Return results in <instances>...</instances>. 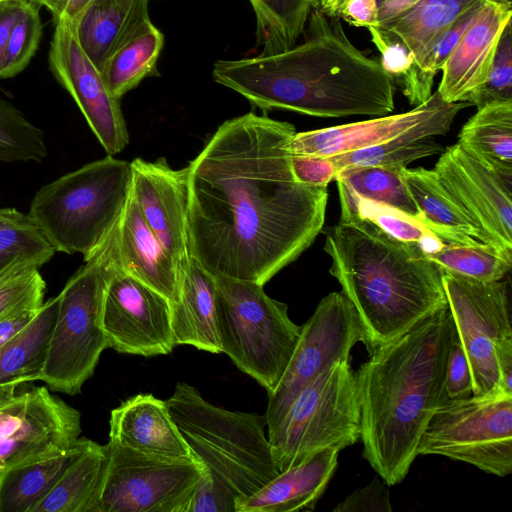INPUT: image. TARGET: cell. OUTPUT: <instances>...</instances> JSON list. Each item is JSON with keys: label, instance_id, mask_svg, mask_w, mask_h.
Here are the masks:
<instances>
[{"label": "cell", "instance_id": "74e56055", "mask_svg": "<svg viewBox=\"0 0 512 512\" xmlns=\"http://www.w3.org/2000/svg\"><path fill=\"white\" fill-rule=\"evenodd\" d=\"M55 252L28 214L0 209V273L16 261H32L41 267Z\"/></svg>", "mask_w": 512, "mask_h": 512}, {"label": "cell", "instance_id": "e0dca14e", "mask_svg": "<svg viewBox=\"0 0 512 512\" xmlns=\"http://www.w3.org/2000/svg\"><path fill=\"white\" fill-rule=\"evenodd\" d=\"M433 170L481 241L512 251V177L488 168L458 143L444 149Z\"/></svg>", "mask_w": 512, "mask_h": 512}, {"label": "cell", "instance_id": "9a60e30c", "mask_svg": "<svg viewBox=\"0 0 512 512\" xmlns=\"http://www.w3.org/2000/svg\"><path fill=\"white\" fill-rule=\"evenodd\" d=\"M48 62L56 81L70 94L108 155L121 152L129 134L120 105L101 71L80 45L73 23L60 20L50 43Z\"/></svg>", "mask_w": 512, "mask_h": 512}, {"label": "cell", "instance_id": "e575fe53", "mask_svg": "<svg viewBox=\"0 0 512 512\" xmlns=\"http://www.w3.org/2000/svg\"><path fill=\"white\" fill-rule=\"evenodd\" d=\"M256 17L260 55H272L294 46L302 35L311 5L307 0H249Z\"/></svg>", "mask_w": 512, "mask_h": 512}, {"label": "cell", "instance_id": "5b68a950", "mask_svg": "<svg viewBox=\"0 0 512 512\" xmlns=\"http://www.w3.org/2000/svg\"><path fill=\"white\" fill-rule=\"evenodd\" d=\"M165 401L204 474L236 500L253 494L280 472L264 415L215 406L185 382H178Z\"/></svg>", "mask_w": 512, "mask_h": 512}, {"label": "cell", "instance_id": "816d5d0a", "mask_svg": "<svg viewBox=\"0 0 512 512\" xmlns=\"http://www.w3.org/2000/svg\"><path fill=\"white\" fill-rule=\"evenodd\" d=\"M40 307L25 308L0 319V347L22 332L36 317Z\"/></svg>", "mask_w": 512, "mask_h": 512}, {"label": "cell", "instance_id": "f35d334b", "mask_svg": "<svg viewBox=\"0 0 512 512\" xmlns=\"http://www.w3.org/2000/svg\"><path fill=\"white\" fill-rule=\"evenodd\" d=\"M371 41L381 54L380 64L412 106L420 105L432 95L434 80L417 65L412 52L393 34L378 27H368Z\"/></svg>", "mask_w": 512, "mask_h": 512}, {"label": "cell", "instance_id": "bcb514c9", "mask_svg": "<svg viewBox=\"0 0 512 512\" xmlns=\"http://www.w3.org/2000/svg\"><path fill=\"white\" fill-rule=\"evenodd\" d=\"M291 169L296 181L309 186H328L337 175L330 157L291 154Z\"/></svg>", "mask_w": 512, "mask_h": 512}, {"label": "cell", "instance_id": "5bb4252c", "mask_svg": "<svg viewBox=\"0 0 512 512\" xmlns=\"http://www.w3.org/2000/svg\"><path fill=\"white\" fill-rule=\"evenodd\" d=\"M81 414L44 386L0 403V472L75 445Z\"/></svg>", "mask_w": 512, "mask_h": 512}, {"label": "cell", "instance_id": "7c38bea8", "mask_svg": "<svg viewBox=\"0 0 512 512\" xmlns=\"http://www.w3.org/2000/svg\"><path fill=\"white\" fill-rule=\"evenodd\" d=\"M359 316L342 292H332L301 326L288 366L276 389L268 395L264 414L268 436L279 426L291 404L310 382L340 361L349 360L353 346L363 342Z\"/></svg>", "mask_w": 512, "mask_h": 512}, {"label": "cell", "instance_id": "83f0119b", "mask_svg": "<svg viewBox=\"0 0 512 512\" xmlns=\"http://www.w3.org/2000/svg\"><path fill=\"white\" fill-rule=\"evenodd\" d=\"M79 438L63 451L10 466L0 472V512H32L88 443Z\"/></svg>", "mask_w": 512, "mask_h": 512}, {"label": "cell", "instance_id": "4fadbf2b", "mask_svg": "<svg viewBox=\"0 0 512 512\" xmlns=\"http://www.w3.org/2000/svg\"><path fill=\"white\" fill-rule=\"evenodd\" d=\"M442 283L456 332L467 355L473 395L500 386L495 346L512 338L507 284L442 272ZM502 389V388H501Z\"/></svg>", "mask_w": 512, "mask_h": 512}, {"label": "cell", "instance_id": "db71d44e", "mask_svg": "<svg viewBox=\"0 0 512 512\" xmlns=\"http://www.w3.org/2000/svg\"><path fill=\"white\" fill-rule=\"evenodd\" d=\"M494 353L500 386L505 392L512 393V338L498 343Z\"/></svg>", "mask_w": 512, "mask_h": 512}, {"label": "cell", "instance_id": "8992f818", "mask_svg": "<svg viewBox=\"0 0 512 512\" xmlns=\"http://www.w3.org/2000/svg\"><path fill=\"white\" fill-rule=\"evenodd\" d=\"M128 161L108 155L41 187L28 215L56 252L87 260L116 226L131 192Z\"/></svg>", "mask_w": 512, "mask_h": 512}, {"label": "cell", "instance_id": "f1b7e54d", "mask_svg": "<svg viewBox=\"0 0 512 512\" xmlns=\"http://www.w3.org/2000/svg\"><path fill=\"white\" fill-rule=\"evenodd\" d=\"M107 468L104 445L92 440L32 512H94Z\"/></svg>", "mask_w": 512, "mask_h": 512}, {"label": "cell", "instance_id": "f907efd6", "mask_svg": "<svg viewBox=\"0 0 512 512\" xmlns=\"http://www.w3.org/2000/svg\"><path fill=\"white\" fill-rule=\"evenodd\" d=\"M21 0H4L0 2V75L11 30L25 6Z\"/></svg>", "mask_w": 512, "mask_h": 512}, {"label": "cell", "instance_id": "60d3db41", "mask_svg": "<svg viewBox=\"0 0 512 512\" xmlns=\"http://www.w3.org/2000/svg\"><path fill=\"white\" fill-rule=\"evenodd\" d=\"M39 268L32 261H16L0 273V319L42 306L46 284Z\"/></svg>", "mask_w": 512, "mask_h": 512}, {"label": "cell", "instance_id": "44dd1931", "mask_svg": "<svg viewBox=\"0 0 512 512\" xmlns=\"http://www.w3.org/2000/svg\"><path fill=\"white\" fill-rule=\"evenodd\" d=\"M109 424L110 442L147 454L196 461L166 401L152 394L126 399L111 411Z\"/></svg>", "mask_w": 512, "mask_h": 512}, {"label": "cell", "instance_id": "680465c9", "mask_svg": "<svg viewBox=\"0 0 512 512\" xmlns=\"http://www.w3.org/2000/svg\"><path fill=\"white\" fill-rule=\"evenodd\" d=\"M21 1H23L25 3H30L31 2V0H21Z\"/></svg>", "mask_w": 512, "mask_h": 512}, {"label": "cell", "instance_id": "d6986e66", "mask_svg": "<svg viewBox=\"0 0 512 512\" xmlns=\"http://www.w3.org/2000/svg\"><path fill=\"white\" fill-rule=\"evenodd\" d=\"M131 164V195L143 218L179 268L189 259L187 171L170 167L164 157Z\"/></svg>", "mask_w": 512, "mask_h": 512}, {"label": "cell", "instance_id": "484cf974", "mask_svg": "<svg viewBox=\"0 0 512 512\" xmlns=\"http://www.w3.org/2000/svg\"><path fill=\"white\" fill-rule=\"evenodd\" d=\"M58 305L59 295L43 303L30 324L0 347V403L20 385L40 380Z\"/></svg>", "mask_w": 512, "mask_h": 512}, {"label": "cell", "instance_id": "cb8c5ba5", "mask_svg": "<svg viewBox=\"0 0 512 512\" xmlns=\"http://www.w3.org/2000/svg\"><path fill=\"white\" fill-rule=\"evenodd\" d=\"M171 326L176 346L222 353L216 326L215 276L192 257L179 268L177 298L171 304Z\"/></svg>", "mask_w": 512, "mask_h": 512}, {"label": "cell", "instance_id": "ab89813d", "mask_svg": "<svg viewBox=\"0 0 512 512\" xmlns=\"http://www.w3.org/2000/svg\"><path fill=\"white\" fill-rule=\"evenodd\" d=\"M47 155L43 131L11 102L0 98V161L40 163Z\"/></svg>", "mask_w": 512, "mask_h": 512}, {"label": "cell", "instance_id": "30bf717a", "mask_svg": "<svg viewBox=\"0 0 512 512\" xmlns=\"http://www.w3.org/2000/svg\"><path fill=\"white\" fill-rule=\"evenodd\" d=\"M417 455H440L499 477L512 472V393L451 399L427 423Z\"/></svg>", "mask_w": 512, "mask_h": 512}, {"label": "cell", "instance_id": "277c9868", "mask_svg": "<svg viewBox=\"0 0 512 512\" xmlns=\"http://www.w3.org/2000/svg\"><path fill=\"white\" fill-rule=\"evenodd\" d=\"M324 235L330 274L359 316L369 354L447 305L442 270L417 245L355 216L340 217Z\"/></svg>", "mask_w": 512, "mask_h": 512}, {"label": "cell", "instance_id": "7bdbcfd3", "mask_svg": "<svg viewBox=\"0 0 512 512\" xmlns=\"http://www.w3.org/2000/svg\"><path fill=\"white\" fill-rule=\"evenodd\" d=\"M512 100V20L504 27L485 82L464 102L478 108L493 102Z\"/></svg>", "mask_w": 512, "mask_h": 512}, {"label": "cell", "instance_id": "3957f363", "mask_svg": "<svg viewBox=\"0 0 512 512\" xmlns=\"http://www.w3.org/2000/svg\"><path fill=\"white\" fill-rule=\"evenodd\" d=\"M454 330L446 305L369 354L355 373L362 454L389 486L404 480L427 423L449 400L445 379Z\"/></svg>", "mask_w": 512, "mask_h": 512}, {"label": "cell", "instance_id": "603a6c76", "mask_svg": "<svg viewBox=\"0 0 512 512\" xmlns=\"http://www.w3.org/2000/svg\"><path fill=\"white\" fill-rule=\"evenodd\" d=\"M116 232L122 270L174 303L179 285L178 266L149 228L131 192Z\"/></svg>", "mask_w": 512, "mask_h": 512}, {"label": "cell", "instance_id": "d6a6232c", "mask_svg": "<svg viewBox=\"0 0 512 512\" xmlns=\"http://www.w3.org/2000/svg\"><path fill=\"white\" fill-rule=\"evenodd\" d=\"M449 125H429L420 127L387 142L349 151L330 157L337 173L356 167L402 166L430 156L441 154L444 147L434 139L436 135L449 132Z\"/></svg>", "mask_w": 512, "mask_h": 512}, {"label": "cell", "instance_id": "11a10c76", "mask_svg": "<svg viewBox=\"0 0 512 512\" xmlns=\"http://www.w3.org/2000/svg\"><path fill=\"white\" fill-rule=\"evenodd\" d=\"M92 0H59L49 11L54 23L60 20L75 23Z\"/></svg>", "mask_w": 512, "mask_h": 512}, {"label": "cell", "instance_id": "f6af8a7d", "mask_svg": "<svg viewBox=\"0 0 512 512\" xmlns=\"http://www.w3.org/2000/svg\"><path fill=\"white\" fill-rule=\"evenodd\" d=\"M482 5L475 6L465 12L436 40L424 66V71L430 78H435L437 71L441 69Z\"/></svg>", "mask_w": 512, "mask_h": 512}, {"label": "cell", "instance_id": "f546056e", "mask_svg": "<svg viewBox=\"0 0 512 512\" xmlns=\"http://www.w3.org/2000/svg\"><path fill=\"white\" fill-rule=\"evenodd\" d=\"M458 144L488 168L512 177V100L478 108L460 130Z\"/></svg>", "mask_w": 512, "mask_h": 512}, {"label": "cell", "instance_id": "52a82bcc", "mask_svg": "<svg viewBox=\"0 0 512 512\" xmlns=\"http://www.w3.org/2000/svg\"><path fill=\"white\" fill-rule=\"evenodd\" d=\"M116 226L58 294L56 321L40 378L53 390L79 393L101 353L109 348L101 319L106 290L121 269Z\"/></svg>", "mask_w": 512, "mask_h": 512}, {"label": "cell", "instance_id": "2e32d148", "mask_svg": "<svg viewBox=\"0 0 512 512\" xmlns=\"http://www.w3.org/2000/svg\"><path fill=\"white\" fill-rule=\"evenodd\" d=\"M101 323L108 347L119 353L151 357L176 346L170 301L122 268L106 290Z\"/></svg>", "mask_w": 512, "mask_h": 512}, {"label": "cell", "instance_id": "d4e9b609", "mask_svg": "<svg viewBox=\"0 0 512 512\" xmlns=\"http://www.w3.org/2000/svg\"><path fill=\"white\" fill-rule=\"evenodd\" d=\"M149 0H92L73 24L83 50L101 71L107 60L151 22Z\"/></svg>", "mask_w": 512, "mask_h": 512}, {"label": "cell", "instance_id": "836d02e7", "mask_svg": "<svg viewBox=\"0 0 512 512\" xmlns=\"http://www.w3.org/2000/svg\"><path fill=\"white\" fill-rule=\"evenodd\" d=\"M163 45V33L150 23L119 48L101 70L110 92L121 99L144 78L155 75L156 63Z\"/></svg>", "mask_w": 512, "mask_h": 512}, {"label": "cell", "instance_id": "91938a15", "mask_svg": "<svg viewBox=\"0 0 512 512\" xmlns=\"http://www.w3.org/2000/svg\"><path fill=\"white\" fill-rule=\"evenodd\" d=\"M1 1H4V0H0V2H1Z\"/></svg>", "mask_w": 512, "mask_h": 512}, {"label": "cell", "instance_id": "8fae6325", "mask_svg": "<svg viewBox=\"0 0 512 512\" xmlns=\"http://www.w3.org/2000/svg\"><path fill=\"white\" fill-rule=\"evenodd\" d=\"M104 446L107 468L94 512H187L204 473L200 463Z\"/></svg>", "mask_w": 512, "mask_h": 512}, {"label": "cell", "instance_id": "7402d4cb", "mask_svg": "<svg viewBox=\"0 0 512 512\" xmlns=\"http://www.w3.org/2000/svg\"><path fill=\"white\" fill-rule=\"evenodd\" d=\"M336 449L318 451L280 471L253 494L235 501V512H292L312 510L338 463Z\"/></svg>", "mask_w": 512, "mask_h": 512}, {"label": "cell", "instance_id": "681fc988", "mask_svg": "<svg viewBox=\"0 0 512 512\" xmlns=\"http://www.w3.org/2000/svg\"><path fill=\"white\" fill-rule=\"evenodd\" d=\"M339 16L357 27H378L377 0H347Z\"/></svg>", "mask_w": 512, "mask_h": 512}, {"label": "cell", "instance_id": "6da1fadb", "mask_svg": "<svg viewBox=\"0 0 512 512\" xmlns=\"http://www.w3.org/2000/svg\"><path fill=\"white\" fill-rule=\"evenodd\" d=\"M295 133L249 112L220 124L186 166L188 252L213 276L264 286L322 231L328 189L294 178Z\"/></svg>", "mask_w": 512, "mask_h": 512}, {"label": "cell", "instance_id": "9c48e42d", "mask_svg": "<svg viewBox=\"0 0 512 512\" xmlns=\"http://www.w3.org/2000/svg\"><path fill=\"white\" fill-rule=\"evenodd\" d=\"M361 434V408L349 360L320 374L297 395L277 429L268 436L282 471L324 449L338 451Z\"/></svg>", "mask_w": 512, "mask_h": 512}, {"label": "cell", "instance_id": "4316f807", "mask_svg": "<svg viewBox=\"0 0 512 512\" xmlns=\"http://www.w3.org/2000/svg\"><path fill=\"white\" fill-rule=\"evenodd\" d=\"M403 176L421 221L446 244H470L482 240L480 231L452 198L434 170L405 167Z\"/></svg>", "mask_w": 512, "mask_h": 512}, {"label": "cell", "instance_id": "ac0fdd59", "mask_svg": "<svg viewBox=\"0 0 512 512\" xmlns=\"http://www.w3.org/2000/svg\"><path fill=\"white\" fill-rule=\"evenodd\" d=\"M468 106V102H446L436 91L408 112L296 132L290 141L289 150L292 155L332 157L387 142L420 127L440 124L452 126L457 114Z\"/></svg>", "mask_w": 512, "mask_h": 512}, {"label": "cell", "instance_id": "f5cc1de1", "mask_svg": "<svg viewBox=\"0 0 512 512\" xmlns=\"http://www.w3.org/2000/svg\"><path fill=\"white\" fill-rule=\"evenodd\" d=\"M419 2L420 0H377L378 28L382 29L402 17Z\"/></svg>", "mask_w": 512, "mask_h": 512}, {"label": "cell", "instance_id": "ffe728a7", "mask_svg": "<svg viewBox=\"0 0 512 512\" xmlns=\"http://www.w3.org/2000/svg\"><path fill=\"white\" fill-rule=\"evenodd\" d=\"M510 20V0H485L440 69L437 92L444 101L464 102L485 82L501 33Z\"/></svg>", "mask_w": 512, "mask_h": 512}, {"label": "cell", "instance_id": "1f68e13d", "mask_svg": "<svg viewBox=\"0 0 512 512\" xmlns=\"http://www.w3.org/2000/svg\"><path fill=\"white\" fill-rule=\"evenodd\" d=\"M341 216H355L368 221L398 241L417 245L426 255L446 243L425 223L400 209L359 197L338 185Z\"/></svg>", "mask_w": 512, "mask_h": 512}, {"label": "cell", "instance_id": "c3c4849f", "mask_svg": "<svg viewBox=\"0 0 512 512\" xmlns=\"http://www.w3.org/2000/svg\"><path fill=\"white\" fill-rule=\"evenodd\" d=\"M384 481L375 478L368 486L356 490L343 502L333 508L337 512H390L392 506L389 500V491Z\"/></svg>", "mask_w": 512, "mask_h": 512}, {"label": "cell", "instance_id": "6f0895ef", "mask_svg": "<svg viewBox=\"0 0 512 512\" xmlns=\"http://www.w3.org/2000/svg\"><path fill=\"white\" fill-rule=\"evenodd\" d=\"M59 0H31V2L39 5L44 6L48 10H50Z\"/></svg>", "mask_w": 512, "mask_h": 512}, {"label": "cell", "instance_id": "ba28073f", "mask_svg": "<svg viewBox=\"0 0 512 512\" xmlns=\"http://www.w3.org/2000/svg\"><path fill=\"white\" fill-rule=\"evenodd\" d=\"M216 326L221 352L269 394L279 384L295 350L301 326L288 306L263 285L215 277Z\"/></svg>", "mask_w": 512, "mask_h": 512}, {"label": "cell", "instance_id": "ee69618b", "mask_svg": "<svg viewBox=\"0 0 512 512\" xmlns=\"http://www.w3.org/2000/svg\"><path fill=\"white\" fill-rule=\"evenodd\" d=\"M445 389L449 400L473 395L469 361L461 340L454 330L446 367Z\"/></svg>", "mask_w": 512, "mask_h": 512}, {"label": "cell", "instance_id": "d590c367", "mask_svg": "<svg viewBox=\"0 0 512 512\" xmlns=\"http://www.w3.org/2000/svg\"><path fill=\"white\" fill-rule=\"evenodd\" d=\"M427 257L442 272L486 282L500 281L512 266V251L481 241L446 244Z\"/></svg>", "mask_w": 512, "mask_h": 512}, {"label": "cell", "instance_id": "b9f144b4", "mask_svg": "<svg viewBox=\"0 0 512 512\" xmlns=\"http://www.w3.org/2000/svg\"><path fill=\"white\" fill-rule=\"evenodd\" d=\"M42 36L40 6L26 3L8 40L0 79L22 72L34 56Z\"/></svg>", "mask_w": 512, "mask_h": 512}, {"label": "cell", "instance_id": "7a4b0ae2", "mask_svg": "<svg viewBox=\"0 0 512 512\" xmlns=\"http://www.w3.org/2000/svg\"><path fill=\"white\" fill-rule=\"evenodd\" d=\"M340 19L311 9L302 43L272 55L219 60L212 77L264 112L324 118L391 113L394 81L378 59L350 41Z\"/></svg>", "mask_w": 512, "mask_h": 512}, {"label": "cell", "instance_id": "4dcf8cb0", "mask_svg": "<svg viewBox=\"0 0 512 512\" xmlns=\"http://www.w3.org/2000/svg\"><path fill=\"white\" fill-rule=\"evenodd\" d=\"M484 1L420 0L409 12L381 30L399 38L412 52L417 65L425 73V63L439 36L465 12L483 4Z\"/></svg>", "mask_w": 512, "mask_h": 512}, {"label": "cell", "instance_id": "7dc6e473", "mask_svg": "<svg viewBox=\"0 0 512 512\" xmlns=\"http://www.w3.org/2000/svg\"><path fill=\"white\" fill-rule=\"evenodd\" d=\"M235 500L226 488L203 473L187 512H235Z\"/></svg>", "mask_w": 512, "mask_h": 512}, {"label": "cell", "instance_id": "8d00e7d4", "mask_svg": "<svg viewBox=\"0 0 512 512\" xmlns=\"http://www.w3.org/2000/svg\"><path fill=\"white\" fill-rule=\"evenodd\" d=\"M402 166H367L342 170L335 181L351 193L400 209L420 221L418 208L403 176Z\"/></svg>", "mask_w": 512, "mask_h": 512}, {"label": "cell", "instance_id": "9f6ffc18", "mask_svg": "<svg viewBox=\"0 0 512 512\" xmlns=\"http://www.w3.org/2000/svg\"><path fill=\"white\" fill-rule=\"evenodd\" d=\"M312 9L320 10L331 17H340V11L347 0H307Z\"/></svg>", "mask_w": 512, "mask_h": 512}]
</instances>
